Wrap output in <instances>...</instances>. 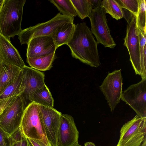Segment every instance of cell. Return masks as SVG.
<instances>
[{
	"instance_id": "4316f807",
	"label": "cell",
	"mask_w": 146,
	"mask_h": 146,
	"mask_svg": "<svg viewBox=\"0 0 146 146\" xmlns=\"http://www.w3.org/2000/svg\"><path fill=\"white\" fill-rule=\"evenodd\" d=\"M139 38L140 42V52L141 64L143 70L146 72V62L143 58L144 47L146 45V33H142L139 31Z\"/></svg>"
},
{
	"instance_id": "d6986e66",
	"label": "cell",
	"mask_w": 146,
	"mask_h": 146,
	"mask_svg": "<svg viewBox=\"0 0 146 146\" xmlns=\"http://www.w3.org/2000/svg\"><path fill=\"white\" fill-rule=\"evenodd\" d=\"M23 75L22 68L17 77L0 94V99L7 98L19 96L24 91Z\"/></svg>"
},
{
	"instance_id": "277c9868",
	"label": "cell",
	"mask_w": 146,
	"mask_h": 146,
	"mask_svg": "<svg viewBox=\"0 0 146 146\" xmlns=\"http://www.w3.org/2000/svg\"><path fill=\"white\" fill-rule=\"evenodd\" d=\"M27 138L41 141L48 145V141L41 119L38 104L33 102L25 109L20 126Z\"/></svg>"
},
{
	"instance_id": "d590c367",
	"label": "cell",
	"mask_w": 146,
	"mask_h": 146,
	"mask_svg": "<svg viewBox=\"0 0 146 146\" xmlns=\"http://www.w3.org/2000/svg\"><path fill=\"white\" fill-rule=\"evenodd\" d=\"M82 146V145H80L79 144L75 145V146Z\"/></svg>"
},
{
	"instance_id": "1f68e13d",
	"label": "cell",
	"mask_w": 146,
	"mask_h": 146,
	"mask_svg": "<svg viewBox=\"0 0 146 146\" xmlns=\"http://www.w3.org/2000/svg\"><path fill=\"white\" fill-rule=\"evenodd\" d=\"M85 146H96L93 143L91 142H88L84 144Z\"/></svg>"
},
{
	"instance_id": "5b68a950",
	"label": "cell",
	"mask_w": 146,
	"mask_h": 146,
	"mask_svg": "<svg viewBox=\"0 0 146 146\" xmlns=\"http://www.w3.org/2000/svg\"><path fill=\"white\" fill-rule=\"evenodd\" d=\"M74 17L59 13L47 21L38 24L22 30L18 35L22 45L27 44L32 39L42 36L51 35L57 28L68 22H74Z\"/></svg>"
},
{
	"instance_id": "52a82bcc",
	"label": "cell",
	"mask_w": 146,
	"mask_h": 146,
	"mask_svg": "<svg viewBox=\"0 0 146 146\" xmlns=\"http://www.w3.org/2000/svg\"><path fill=\"white\" fill-rule=\"evenodd\" d=\"M104 9L100 6L93 9L88 16L91 23L92 34L96 37L98 44L106 48H113L116 45L108 27Z\"/></svg>"
},
{
	"instance_id": "9a60e30c",
	"label": "cell",
	"mask_w": 146,
	"mask_h": 146,
	"mask_svg": "<svg viewBox=\"0 0 146 146\" xmlns=\"http://www.w3.org/2000/svg\"><path fill=\"white\" fill-rule=\"evenodd\" d=\"M0 58L2 62L20 68L25 66L17 50L11 43L10 39L0 32Z\"/></svg>"
},
{
	"instance_id": "ac0fdd59",
	"label": "cell",
	"mask_w": 146,
	"mask_h": 146,
	"mask_svg": "<svg viewBox=\"0 0 146 146\" xmlns=\"http://www.w3.org/2000/svg\"><path fill=\"white\" fill-rule=\"evenodd\" d=\"M55 52L38 57L27 58V62L31 68L38 71H45L50 69L55 58Z\"/></svg>"
},
{
	"instance_id": "ba28073f",
	"label": "cell",
	"mask_w": 146,
	"mask_h": 146,
	"mask_svg": "<svg viewBox=\"0 0 146 146\" xmlns=\"http://www.w3.org/2000/svg\"><path fill=\"white\" fill-rule=\"evenodd\" d=\"M121 69L108 72L99 88L104 94L111 112L120 102L122 93Z\"/></svg>"
},
{
	"instance_id": "d4e9b609",
	"label": "cell",
	"mask_w": 146,
	"mask_h": 146,
	"mask_svg": "<svg viewBox=\"0 0 146 146\" xmlns=\"http://www.w3.org/2000/svg\"><path fill=\"white\" fill-rule=\"evenodd\" d=\"M11 135V146H28L29 141L19 127Z\"/></svg>"
},
{
	"instance_id": "603a6c76",
	"label": "cell",
	"mask_w": 146,
	"mask_h": 146,
	"mask_svg": "<svg viewBox=\"0 0 146 146\" xmlns=\"http://www.w3.org/2000/svg\"><path fill=\"white\" fill-rule=\"evenodd\" d=\"M62 15L74 17L77 15L70 0H50Z\"/></svg>"
},
{
	"instance_id": "ffe728a7",
	"label": "cell",
	"mask_w": 146,
	"mask_h": 146,
	"mask_svg": "<svg viewBox=\"0 0 146 146\" xmlns=\"http://www.w3.org/2000/svg\"><path fill=\"white\" fill-rule=\"evenodd\" d=\"M32 101V102L53 108L54 106V99L45 84L35 90L33 95Z\"/></svg>"
},
{
	"instance_id": "8992f818",
	"label": "cell",
	"mask_w": 146,
	"mask_h": 146,
	"mask_svg": "<svg viewBox=\"0 0 146 146\" xmlns=\"http://www.w3.org/2000/svg\"><path fill=\"white\" fill-rule=\"evenodd\" d=\"M146 138V118L136 115L121 128L116 146H140Z\"/></svg>"
},
{
	"instance_id": "8fae6325",
	"label": "cell",
	"mask_w": 146,
	"mask_h": 146,
	"mask_svg": "<svg viewBox=\"0 0 146 146\" xmlns=\"http://www.w3.org/2000/svg\"><path fill=\"white\" fill-rule=\"evenodd\" d=\"M23 111L21 99L17 96L0 116V126L11 135L20 127Z\"/></svg>"
},
{
	"instance_id": "3957f363",
	"label": "cell",
	"mask_w": 146,
	"mask_h": 146,
	"mask_svg": "<svg viewBox=\"0 0 146 146\" xmlns=\"http://www.w3.org/2000/svg\"><path fill=\"white\" fill-rule=\"evenodd\" d=\"M127 16L124 14L127 21L126 34L124 38V45L128 51L130 61L136 75L146 78V72L143 70L141 64L140 52L139 31L136 23V16L129 12Z\"/></svg>"
},
{
	"instance_id": "f546056e",
	"label": "cell",
	"mask_w": 146,
	"mask_h": 146,
	"mask_svg": "<svg viewBox=\"0 0 146 146\" xmlns=\"http://www.w3.org/2000/svg\"><path fill=\"white\" fill-rule=\"evenodd\" d=\"M27 139L32 146H52L50 143L47 145L39 140L30 138Z\"/></svg>"
},
{
	"instance_id": "4fadbf2b",
	"label": "cell",
	"mask_w": 146,
	"mask_h": 146,
	"mask_svg": "<svg viewBox=\"0 0 146 146\" xmlns=\"http://www.w3.org/2000/svg\"><path fill=\"white\" fill-rule=\"evenodd\" d=\"M79 133L73 117L62 114L57 134V146H74L78 144Z\"/></svg>"
},
{
	"instance_id": "30bf717a",
	"label": "cell",
	"mask_w": 146,
	"mask_h": 146,
	"mask_svg": "<svg viewBox=\"0 0 146 146\" xmlns=\"http://www.w3.org/2000/svg\"><path fill=\"white\" fill-rule=\"evenodd\" d=\"M24 90L19 96L22 101L23 111L32 102L33 94L35 90L44 85V73L25 66L22 68Z\"/></svg>"
},
{
	"instance_id": "f1b7e54d",
	"label": "cell",
	"mask_w": 146,
	"mask_h": 146,
	"mask_svg": "<svg viewBox=\"0 0 146 146\" xmlns=\"http://www.w3.org/2000/svg\"><path fill=\"white\" fill-rule=\"evenodd\" d=\"M16 96L5 99H0V116L4 110L14 100Z\"/></svg>"
},
{
	"instance_id": "6da1fadb",
	"label": "cell",
	"mask_w": 146,
	"mask_h": 146,
	"mask_svg": "<svg viewBox=\"0 0 146 146\" xmlns=\"http://www.w3.org/2000/svg\"><path fill=\"white\" fill-rule=\"evenodd\" d=\"M98 44L91 31L84 22L75 25L74 31L67 44L73 57L96 68L101 65Z\"/></svg>"
},
{
	"instance_id": "e0dca14e",
	"label": "cell",
	"mask_w": 146,
	"mask_h": 146,
	"mask_svg": "<svg viewBox=\"0 0 146 146\" xmlns=\"http://www.w3.org/2000/svg\"><path fill=\"white\" fill-rule=\"evenodd\" d=\"M75 27L74 22H68L56 29L51 35L57 48L67 44L73 33Z\"/></svg>"
},
{
	"instance_id": "5bb4252c",
	"label": "cell",
	"mask_w": 146,
	"mask_h": 146,
	"mask_svg": "<svg viewBox=\"0 0 146 146\" xmlns=\"http://www.w3.org/2000/svg\"><path fill=\"white\" fill-rule=\"evenodd\" d=\"M27 44V58L48 55L57 49L51 35L34 38Z\"/></svg>"
},
{
	"instance_id": "8d00e7d4",
	"label": "cell",
	"mask_w": 146,
	"mask_h": 146,
	"mask_svg": "<svg viewBox=\"0 0 146 146\" xmlns=\"http://www.w3.org/2000/svg\"><path fill=\"white\" fill-rule=\"evenodd\" d=\"M2 62L0 58V63L1 62Z\"/></svg>"
},
{
	"instance_id": "7402d4cb",
	"label": "cell",
	"mask_w": 146,
	"mask_h": 146,
	"mask_svg": "<svg viewBox=\"0 0 146 146\" xmlns=\"http://www.w3.org/2000/svg\"><path fill=\"white\" fill-rule=\"evenodd\" d=\"M78 16L82 19L88 17L93 9L90 0H70Z\"/></svg>"
},
{
	"instance_id": "44dd1931",
	"label": "cell",
	"mask_w": 146,
	"mask_h": 146,
	"mask_svg": "<svg viewBox=\"0 0 146 146\" xmlns=\"http://www.w3.org/2000/svg\"><path fill=\"white\" fill-rule=\"evenodd\" d=\"M101 6L104 9L106 13L117 20L124 17L122 8L116 0H103Z\"/></svg>"
},
{
	"instance_id": "4dcf8cb0",
	"label": "cell",
	"mask_w": 146,
	"mask_h": 146,
	"mask_svg": "<svg viewBox=\"0 0 146 146\" xmlns=\"http://www.w3.org/2000/svg\"><path fill=\"white\" fill-rule=\"evenodd\" d=\"M92 5L93 9H96L101 6L102 0H90Z\"/></svg>"
},
{
	"instance_id": "83f0119b",
	"label": "cell",
	"mask_w": 146,
	"mask_h": 146,
	"mask_svg": "<svg viewBox=\"0 0 146 146\" xmlns=\"http://www.w3.org/2000/svg\"><path fill=\"white\" fill-rule=\"evenodd\" d=\"M11 135L0 126V146H11Z\"/></svg>"
},
{
	"instance_id": "7c38bea8",
	"label": "cell",
	"mask_w": 146,
	"mask_h": 146,
	"mask_svg": "<svg viewBox=\"0 0 146 146\" xmlns=\"http://www.w3.org/2000/svg\"><path fill=\"white\" fill-rule=\"evenodd\" d=\"M38 105L47 138L52 146H57V134L62 114L53 108Z\"/></svg>"
},
{
	"instance_id": "836d02e7",
	"label": "cell",
	"mask_w": 146,
	"mask_h": 146,
	"mask_svg": "<svg viewBox=\"0 0 146 146\" xmlns=\"http://www.w3.org/2000/svg\"><path fill=\"white\" fill-rule=\"evenodd\" d=\"M140 146H146V138H145Z\"/></svg>"
},
{
	"instance_id": "cb8c5ba5",
	"label": "cell",
	"mask_w": 146,
	"mask_h": 146,
	"mask_svg": "<svg viewBox=\"0 0 146 146\" xmlns=\"http://www.w3.org/2000/svg\"><path fill=\"white\" fill-rule=\"evenodd\" d=\"M139 8L136 16V23L139 31L142 34L146 33V10L145 0H139Z\"/></svg>"
},
{
	"instance_id": "2e32d148",
	"label": "cell",
	"mask_w": 146,
	"mask_h": 146,
	"mask_svg": "<svg viewBox=\"0 0 146 146\" xmlns=\"http://www.w3.org/2000/svg\"><path fill=\"white\" fill-rule=\"evenodd\" d=\"M21 68L5 63H0V94L19 75Z\"/></svg>"
},
{
	"instance_id": "e575fe53",
	"label": "cell",
	"mask_w": 146,
	"mask_h": 146,
	"mask_svg": "<svg viewBox=\"0 0 146 146\" xmlns=\"http://www.w3.org/2000/svg\"><path fill=\"white\" fill-rule=\"evenodd\" d=\"M28 146H32L30 143L29 142Z\"/></svg>"
},
{
	"instance_id": "484cf974",
	"label": "cell",
	"mask_w": 146,
	"mask_h": 146,
	"mask_svg": "<svg viewBox=\"0 0 146 146\" xmlns=\"http://www.w3.org/2000/svg\"><path fill=\"white\" fill-rule=\"evenodd\" d=\"M122 8L136 16L139 8V0H116Z\"/></svg>"
},
{
	"instance_id": "7a4b0ae2",
	"label": "cell",
	"mask_w": 146,
	"mask_h": 146,
	"mask_svg": "<svg viewBox=\"0 0 146 146\" xmlns=\"http://www.w3.org/2000/svg\"><path fill=\"white\" fill-rule=\"evenodd\" d=\"M26 0H5L0 13V32L10 39L18 35Z\"/></svg>"
},
{
	"instance_id": "d6a6232c",
	"label": "cell",
	"mask_w": 146,
	"mask_h": 146,
	"mask_svg": "<svg viewBox=\"0 0 146 146\" xmlns=\"http://www.w3.org/2000/svg\"><path fill=\"white\" fill-rule=\"evenodd\" d=\"M5 0H0V13L4 3Z\"/></svg>"
},
{
	"instance_id": "9c48e42d",
	"label": "cell",
	"mask_w": 146,
	"mask_h": 146,
	"mask_svg": "<svg viewBox=\"0 0 146 146\" xmlns=\"http://www.w3.org/2000/svg\"><path fill=\"white\" fill-rule=\"evenodd\" d=\"M121 99L141 117L146 118V78L129 86L123 92Z\"/></svg>"
}]
</instances>
